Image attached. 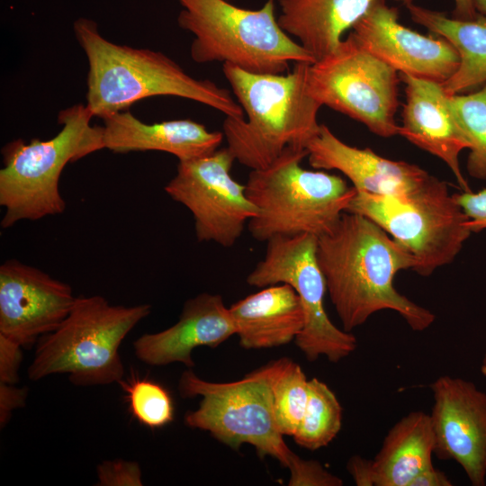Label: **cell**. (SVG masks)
<instances>
[{
	"label": "cell",
	"instance_id": "83f0119b",
	"mask_svg": "<svg viewBox=\"0 0 486 486\" xmlns=\"http://www.w3.org/2000/svg\"><path fill=\"white\" fill-rule=\"evenodd\" d=\"M98 486H142L141 468L137 462L105 460L96 467Z\"/></svg>",
	"mask_w": 486,
	"mask_h": 486
},
{
	"label": "cell",
	"instance_id": "1f68e13d",
	"mask_svg": "<svg viewBox=\"0 0 486 486\" xmlns=\"http://www.w3.org/2000/svg\"><path fill=\"white\" fill-rule=\"evenodd\" d=\"M28 390L17 388L14 384L0 382V425L4 427L9 421L12 412L25 405Z\"/></svg>",
	"mask_w": 486,
	"mask_h": 486
},
{
	"label": "cell",
	"instance_id": "74e56055",
	"mask_svg": "<svg viewBox=\"0 0 486 486\" xmlns=\"http://www.w3.org/2000/svg\"><path fill=\"white\" fill-rule=\"evenodd\" d=\"M228 1H230V0H228Z\"/></svg>",
	"mask_w": 486,
	"mask_h": 486
},
{
	"label": "cell",
	"instance_id": "52a82bcc",
	"mask_svg": "<svg viewBox=\"0 0 486 486\" xmlns=\"http://www.w3.org/2000/svg\"><path fill=\"white\" fill-rule=\"evenodd\" d=\"M178 25L193 33L192 59L221 62L255 74H283L291 63L315 58L279 25L274 0L257 10L228 0H177Z\"/></svg>",
	"mask_w": 486,
	"mask_h": 486
},
{
	"label": "cell",
	"instance_id": "8d00e7d4",
	"mask_svg": "<svg viewBox=\"0 0 486 486\" xmlns=\"http://www.w3.org/2000/svg\"><path fill=\"white\" fill-rule=\"evenodd\" d=\"M480 370L482 374L486 377V353L482 359Z\"/></svg>",
	"mask_w": 486,
	"mask_h": 486
},
{
	"label": "cell",
	"instance_id": "836d02e7",
	"mask_svg": "<svg viewBox=\"0 0 486 486\" xmlns=\"http://www.w3.org/2000/svg\"><path fill=\"white\" fill-rule=\"evenodd\" d=\"M453 483L447 475L433 466L428 467L417 474L409 486H452Z\"/></svg>",
	"mask_w": 486,
	"mask_h": 486
},
{
	"label": "cell",
	"instance_id": "4fadbf2b",
	"mask_svg": "<svg viewBox=\"0 0 486 486\" xmlns=\"http://www.w3.org/2000/svg\"><path fill=\"white\" fill-rule=\"evenodd\" d=\"M434 454L456 462L473 486L486 484V392L472 381L441 375L431 384Z\"/></svg>",
	"mask_w": 486,
	"mask_h": 486
},
{
	"label": "cell",
	"instance_id": "f546056e",
	"mask_svg": "<svg viewBox=\"0 0 486 486\" xmlns=\"http://www.w3.org/2000/svg\"><path fill=\"white\" fill-rule=\"evenodd\" d=\"M454 196L468 218L467 226L472 233L486 230V189L462 191Z\"/></svg>",
	"mask_w": 486,
	"mask_h": 486
},
{
	"label": "cell",
	"instance_id": "7402d4cb",
	"mask_svg": "<svg viewBox=\"0 0 486 486\" xmlns=\"http://www.w3.org/2000/svg\"><path fill=\"white\" fill-rule=\"evenodd\" d=\"M434 449L429 414L408 413L391 428L372 459L374 486H409L417 474L433 466Z\"/></svg>",
	"mask_w": 486,
	"mask_h": 486
},
{
	"label": "cell",
	"instance_id": "4dcf8cb0",
	"mask_svg": "<svg viewBox=\"0 0 486 486\" xmlns=\"http://www.w3.org/2000/svg\"><path fill=\"white\" fill-rule=\"evenodd\" d=\"M22 346L0 335V382L15 384L22 361Z\"/></svg>",
	"mask_w": 486,
	"mask_h": 486
},
{
	"label": "cell",
	"instance_id": "6da1fadb",
	"mask_svg": "<svg viewBox=\"0 0 486 486\" xmlns=\"http://www.w3.org/2000/svg\"><path fill=\"white\" fill-rule=\"evenodd\" d=\"M317 259L344 330L384 310L398 312L414 331L435 321L431 310L393 284L400 271L413 269V256L367 217L345 212L331 232L318 238Z\"/></svg>",
	"mask_w": 486,
	"mask_h": 486
},
{
	"label": "cell",
	"instance_id": "d4e9b609",
	"mask_svg": "<svg viewBox=\"0 0 486 486\" xmlns=\"http://www.w3.org/2000/svg\"><path fill=\"white\" fill-rule=\"evenodd\" d=\"M304 415L293 435L295 443L309 450L327 446L339 433L342 407L330 388L318 378L309 380Z\"/></svg>",
	"mask_w": 486,
	"mask_h": 486
},
{
	"label": "cell",
	"instance_id": "2e32d148",
	"mask_svg": "<svg viewBox=\"0 0 486 486\" xmlns=\"http://www.w3.org/2000/svg\"><path fill=\"white\" fill-rule=\"evenodd\" d=\"M307 151L314 169L338 170L356 191L375 195L408 197L434 177L415 164L385 158L368 148L350 146L325 124H320Z\"/></svg>",
	"mask_w": 486,
	"mask_h": 486
},
{
	"label": "cell",
	"instance_id": "8fae6325",
	"mask_svg": "<svg viewBox=\"0 0 486 486\" xmlns=\"http://www.w3.org/2000/svg\"><path fill=\"white\" fill-rule=\"evenodd\" d=\"M266 243L265 257L249 273L247 283L257 288L287 284L295 290L305 314L295 344L308 361L324 356L338 363L351 355L357 346L356 338L336 327L325 310L327 285L317 259L318 237L283 236Z\"/></svg>",
	"mask_w": 486,
	"mask_h": 486
},
{
	"label": "cell",
	"instance_id": "8992f818",
	"mask_svg": "<svg viewBox=\"0 0 486 486\" xmlns=\"http://www.w3.org/2000/svg\"><path fill=\"white\" fill-rule=\"evenodd\" d=\"M150 311L147 303L112 305L101 295L76 297L62 323L38 340L28 378L60 374L76 386L119 383L124 375L120 346Z\"/></svg>",
	"mask_w": 486,
	"mask_h": 486
},
{
	"label": "cell",
	"instance_id": "3957f363",
	"mask_svg": "<svg viewBox=\"0 0 486 486\" xmlns=\"http://www.w3.org/2000/svg\"><path fill=\"white\" fill-rule=\"evenodd\" d=\"M310 63L287 74H255L230 64L222 71L247 118L227 117L223 134L235 159L251 170L268 166L286 149H307L318 134L321 104L310 96Z\"/></svg>",
	"mask_w": 486,
	"mask_h": 486
},
{
	"label": "cell",
	"instance_id": "484cf974",
	"mask_svg": "<svg viewBox=\"0 0 486 486\" xmlns=\"http://www.w3.org/2000/svg\"><path fill=\"white\" fill-rule=\"evenodd\" d=\"M452 111L470 141L468 175L486 180V83L477 91L449 95Z\"/></svg>",
	"mask_w": 486,
	"mask_h": 486
},
{
	"label": "cell",
	"instance_id": "5b68a950",
	"mask_svg": "<svg viewBox=\"0 0 486 486\" xmlns=\"http://www.w3.org/2000/svg\"><path fill=\"white\" fill-rule=\"evenodd\" d=\"M93 117L86 105H73L60 111L62 129L55 137L28 143L15 140L2 148V228L63 213L66 203L58 185L64 167L104 148L103 126L91 125Z\"/></svg>",
	"mask_w": 486,
	"mask_h": 486
},
{
	"label": "cell",
	"instance_id": "d6986e66",
	"mask_svg": "<svg viewBox=\"0 0 486 486\" xmlns=\"http://www.w3.org/2000/svg\"><path fill=\"white\" fill-rule=\"evenodd\" d=\"M104 145L115 153L162 151L185 161L216 151L224 134L211 131L189 119L145 123L130 112H118L102 118Z\"/></svg>",
	"mask_w": 486,
	"mask_h": 486
},
{
	"label": "cell",
	"instance_id": "277c9868",
	"mask_svg": "<svg viewBox=\"0 0 486 486\" xmlns=\"http://www.w3.org/2000/svg\"><path fill=\"white\" fill-rule=\"evenodd\" d=\"M307 149H286L268 166L251 170L246 186L256 214L248 230L258 241L331 232L356 195L339 176L302 166Z\"/></svg>",
	"mask_w": 486,
	"mask_h": 486
},
{
	"label": "cell",
	"instance_id": "5bb4252c",
	"mask_svg": "<svg viewBox=\"0 0 486 486\" xmlns=\"http://www.w3.org/2000/svg\"><path fill=\"white\" fill-rule=\"evenodd\" d=\"M351 32L367 51L400 75L443 84L459 64L449 41L407 28L386 0H375Z\"/></svg>",
	"mask_w": 486,
	"mask_h": 486
},
{
	"label": "cell",
	"instance_id": "ffe728a7",
	"mask_svg": "<svg viewBox=\"0 0 486 486\" xmlns=\"http://www.w3.org/2000/svg\"><path fill=\"white\" fill-rule=\"evenodd\" d=\"M229 310L239 345L246 349L289 344L305 325L300 297L287 284L264 287L234 302Z\"/></svg>",
	"mask_w": 486,
	"mask_h": 486
},
{
	"label": "cell",
	"instance_id": "44dd1931",
	"mask_svg": "<svg viewBox=\"0 0 486 486\" xmlns=\"http://www.w3.org/2000/svg\"><path fill=\"white\" fill-rule=\"evenodd\" d=\"M375 0H279L281 28L319 60L333 51L345 32ZM407 5L415 0H395Z\"/></svg>",
	"mask_w": 486,
	"mask_h": 486
},
{
	"label": "cell",
	"instance_id": "d6a6232c",
	"mask_svg": "<svg viewBox=\"0 0 486 486\" xmlns=\"http://www.w3.org/2000/svg\"><path fill=\"white\" fill-rule=\"evenodd\" d=\"M346 469L357 486H374L372 460L353 455L347 462Z\"/></svg>",
	"mask_w": 486,
	"mask_h": 486
},
{
	"label": "cell",
	"instance_id": "9a60e30c",
	"mask_svg": "<svg viewBox=\"0 0 486 486\" xmlns=\"http://www.w3.org/2000/svg\"><path fill=\"white\" fill-rule=\"evenodd\" d=\"M76 298L69 284L16 259L0 266V335L22 347L54 331Z\"/></svg>",
	"mask_w": 486,
	"mask_h": 486
},
{
	"label": "cell",
	"instance_id": "e0dca14e",
	"mask_svg": "<svg viewBox=\"0 0 486 486\" xmlns=\"http://www.w3.org/2000/svg\"><path fill=\"white\" fill-rule=\"evenodd\" d=\"M405 84V103L399 135L440 158L451 170L464 192L471 191L459 161L471 144L459 125L442 84L400 75Z\"/></svg>",
	"mask_w": 486,
	"mask_h": 486
},
{
	"label": "cell",
	"instance_id": "7a4b0ae2",
	"mask_svg": "<svg viewBox=\"0 0 486 486\" xmlns=\"http://www.w3.org/2000/svg\"><path fill=\"white\" fill-rule=\"evenodd\" d=\"M76 38L88 62L86 106L101 118L153 96L171 95L201 103L242 118L231 93L209 79H197L162 52L112 42L87 18L74 23Z\"/></svg>",
	"mask_w": 486,
	"mask_h": 486
},
{
	"label": "cell",
	"instance_id": "ac0fdd59",
	"mask_svg": "<svg viewBox=\"0 0 486 486\" xmlns=\"http://www.w3.org/2000/svg\"><path fill=\"white\" fill-rule=\"evenodd\" d=\"M233 335L236 328L221 295L203 292L184 302L174 325L139 337L133 350L140 361L149 365L180 363L191 369L194 348L217 347Z\"/></svg>",
	"mask_w": 486,
	"mask_h": 486
},
{
	"label": "cell",
	"instance_id": "e575fe53",
	"mask_svg": "<svg viewBox=\"0 0 486 486\" xmlns=\"http://www.w3.org/2000/svg\"><path fill=\"white\" fill-rule=\"evenodd\" d=\"M454 8L453 17L461 20H472L479 14L474 6L473 0H454Z\"/></svg>",
	"mask_w": 486,
	"mask_h": 486
},
{
	"label": "cell",
	"instance_id": "f1b7e54d",
	"mask_svg": "<svg viewBox=\"0 0 486 486\" xmlns=\"http://www.w3.org/2000/svg\"><path fill=\"white\" fill-rule=\"evenodd\" d=\"M289 486H341L343 481L327 471L316 460H306L298 457L289 469Z\"/></svg>",
	"mask_w": 486,
	"mask_h": 486
},
{
	"label": "cell",
	"instance_id": "7c38bea8",
	"mask_svg": "<svg viewBox=\"0 0 486 486\" xmlns=\"http://www.w3.org/2000/svg\"><path fill=\"white\" fill-rule=\"evenodd\" d=\"M228 148L201 158L178 161L165 192L193 214L196 238L232 247L241 237L256 208L245 184L231 176L235 161Z\"/></svg>",
	"mask_w": 486,
	"mask_h": 486
},
{
	"label": "cell",
	"instance_id": "d590c367",
	"mask_svg": "<svg viewBox=\"0 0 486 486\" xmlns=\"http://www.w3.org/2000/svg\"><path fill=\"white\" fill-rule=\"evenodd\" d=\"M478 14L486 16V0H473Z\"/></svg>",
	"mask_w": 486,
	"mask_h": 486
},
{
	"label": "cell",
	"instance_id": "cb8c5ba5",
	"mask_svg": "<svg viewBox=\"0 0 486 486\" xmlns=\"http://www.w3.org/2000/svg\"><path fill=\"white\" fill-rule=\"evenodd\" d=\"M270 365L274 419L284 436H293L305 412L309 380L302 367L287 357L271 361Z\"/></svg>",
	"mask_w": 486,
	"mask_h": 486
},
{
	"label": "cell",
	"instance_id": "30bf717a",
	"mask_svg": "<svg viewBox=\"0 0 486 486\" xmlns=\"http://www.w3.org/2000/svg\"><path fill=\"white\" fill-rule=\"evenodd\" d=\"M400 80L399 73L367 51L351 32L333 51L310 65L307 87L322 106L390 138L399 135Z\"/></svg>",
	"mask_w": 486,
	"mask_h": 486
},
{
	"label": "cell",
	"instance_id": "4316f807",
	"mask_svg": "<svg viewBox=\"0 0 486 486\" xmlns=\"http://www.w3.org/2000/svg\"><path fill=\"white\" fill-rule=\"evenodd\" d=\"M126 392L129 410L141 425L159 428L174 419L175 407L167 390L148 379L131 378L119 382Z\"/></svg>",
	"mask_w": 486,
	"mask_h": 486
},
{
	"label": "cell",
	"instance_id": "ba28073f",
	"mask_svg": "<svg viewBox=\"0 0 486 486\" xmlns=\"http://www.w3.org/2000/svg\"><path fill=\"white\" fill-rule=\"evenodd\" d=\"M178 391L182 398L202 397L198 408L184 416L187 427L208 431L234 450L249 444L260 458L271 456L288 470L298 459L274 419L270 362L228 382L205 381L189 368L179 379Z\"/></svg>",
	"mask_w": 486,
	"mask_h": 486
},
{
	"label": "cell",
	"instance_id": "603a6c76",
	"mask_svg": "<svg viewBox=\"0 0 486 486\" xmlns=\"http://www.w3.org/2000/svg\"><path fill=\"white\" fill-rule=\"evenodd\" d=\"M405 6L413 22L446 39L458 53L456 70L442 84L448 95L464 94L486 83V16L479 14L472 20H461L415 3Z\"/></svg>",
	"mask_w": 486,
	"mask_h": 486
},
{
	"label": "cell",
	"instance_id": "9c48e42d",
	"mask_svg": "<svg viewBox=\"0 0 486 486\" xmlns=\"http://www.w3.org/2000/svg\"><path fill=\"white\" fill-rule=\"evenodd\" d=\"M346 212L367 217L383 229L413 256L412 270L422 276L451 264L472 234L454 194L436 176L403 198L356 191Z\"/></svg>",
	"mask_w": 486,
	"mask_h": 486
}]
</instances>
